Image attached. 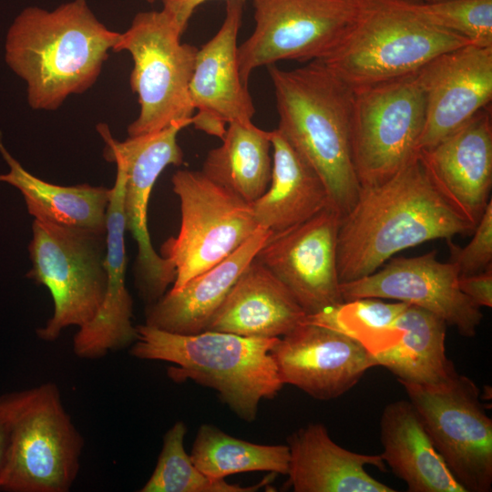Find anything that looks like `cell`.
Returning a JSON list of instances; mask_svg holds the SVG:
<instances>
[{"label":"cell","instance_id":"cb8c5ba5","mask_svg":"<svg viewBox=\"0 0 492 492\" xmlns=\"http://www.w3.org/2000/svg\"><path fill=\"white\" fill-rule=\"evenodd\" d=\"M380 454L409 492H466L436 448L409 400L388 404L380 419Z\"/></svg>","mask_w":492,"mask_h":492},{"label":"cell","instance_id":"ffe728a7","mask_svg":"<svg viewBox=\"0 0 492 492\" xmlns=\"http://www.w3.org/2000/svg\"><path fill=\"white\" fill-rule=\"evenodd\" d=\"M115 163L117 175L107 211L106 293L95 317L74 336L73 352L82 359L102 358L131 346L138 338L132 323L133 301L126 286L125 170L120 161Z\"/></svg>","mask_w":492,"mask_h":492},{"label":"cell","instance_id":"4dcf8cb0","mask_svg":"<svg viewBox=\"0 0 492 492\" xmlns=\"http://www.w3.org/2000/svg\"><path fill=\"white\" fill-rule=\"evenodd\" d=\"M407 305L402 302H385L378 298H359L309 315L307 319L356 339L374 356L400 338L402 330L395 321Z\"/></svg>","mask_w":492,"mask_h":492},{"label":"cell","instance_id":"e575fe53","mask_svg":"<svg viewBox=\"0 0 492 492\" xmlns=\"http://www.w3.org/2000/svg\"><path fill=\"white\" fill-rule=\"evenodd\" d=\"M459 288L478 307H492V267L459 276Z\"/></svg>","mask_w":492,"mask_h":492},{"label":"cell","instance_id":"7402d4cb","mask_svg":"<svg viewBox=\"0 0 492 492\" xmlns=\"http://www.w3.org/2000/svg\"><path fill=\"white\" fill-rule=\"evenodd\" d=\"M272 232L259 227L228 257L190 279L179 290H169L146 308L145 324L179 334L203 332L233 284L254 260Z\"/></svg>","mask_w":492,"mask_h":492},{"label":"cell","instance_id":"44dd1931","mask_svg":"<svg viewBox=\"0 0 492 492\" xmlns=\"http://www.w3.org/2000/svg\"><path fill=\"white\" fill-rule=\"evenodd\" d=\"M289 482L295 492H395L374 478L366 466L384 469L381 455L347 450L322 423L309 424L287 438Z\"/></svg>","mask_w":492,"mask_h":492},{"label":"cell","instance_id":"9c48e42d","mask_svg":"<svg viewBox=\"0 0 492 492\" xmlns=\"http://www.w3.org/2000/svg\"><path fill=\"white\" fill-rule=\"evenodd\" d=\"M84 438L54 383L24 390L0 490L67 492L80 466Z\"/></svg>","mask_w":492,"mask_h":492},{"label":"cell","instance_id":"30bf717a","mask_svg":"<svg viewBox=\"0 0 492 492\" xmlns=\"http://www.w3.org/2000/svg\"><path fill=\"white\" fill-rule=\"evenodd\" d=\"M353 91V157L363 189L386 181L416 157L425 98L416 72Z\"/></svg>","mask_w":492,"mask_h":492},{"label":"cell","instance_id":"7c38bea8","mask_svg":"<svg viewBox=\"0 0 492 492\" xmlns=\"http://www.w3.org/2000/svg\"><path fill=\"white\" fill-rule=\"evenodd\" d=\"M191 121H179L149 134L115 139L106 124L97 131L104 143L105 159L122 163L125 170L124 214L126 230L138 246L135 264L136 286L147 305L159 300L175 281L173 265L153 248L148 228V209L153 186L170 165L183 162L177 137Z\"/></svg>","mask_w":492,"mask_h":492},{"label":"cell","instance_id":"5b68a950","mask_svg":"<svg viewBox=\"0 0 492 492\" xmlns=\"http://www.w3.org/2000/svg\"><path fill=\"white\" fill-rule=\"evenodd\" d=\"M465 37L422 19L404 0H358L354 20L321 61L353 90L416 72Z\"/></svg>","mask_w":492,"mask_h":492},{"label":"cell","instance_id":"7a4b0ae2","mask_svg":"<svg viewBox=\"0 0 492 492\" xmlns=\"http://www.w3.org/2000/svg\"><path fill=\"white\" fill-rule=\"evenodd\" d=\"M86 0L56 8H25L11 25L5 61L27 85L30 107L55 110L67 97L90 88L119 36Z\"/></svg>","mask_w":492,"mask_h":492},{"label":"cell","instance_id":"e0dca14e","mask_svg":"<svg viewBox=\"0 0 492 492\" xmlns=\"http://www.w3.org/2000/svg\"><path fill=\"white\" fill-rule=\"evenodd\" d=\"M425 110L417 153L447 137L492 99V46L442 53L416 71Z\"/></svg>","mask_w":492,"mask_h":492},{"label":"cell","instance_id":"277c9868","mask_svg":"<svg viewBox=\"0 0 492 492\" xmlns=\"http://www.w3.org/2000/svg\"><path fill=\"white\" fill-rule=\"evenodd\" d=\"M136 328L138 338L129 351L133 357L170 363L171 380H192L214 389L244 421H254L260 402L272 399L284 385L271 354L279 338L210 330L179 334L147 324Z\"/></svg>","mask_w":492,"mask_h":492},{"label":"cell","instance_id":"d4e9b609","mask_svg":"<svg viewBox=\"0 0 492 492\" xmlns=\"http://www.w3.org/2000/svg\"><path fill=\"white\" fill-rule=\"evenodd\" d=\"M271 140L270 184L251 206L258 226L275 234L304 222L332 203L317 172L277 128L271 131Z\"/></svg>","mask_w":492,"mask_h":492},{"label":"cell","instance_id":"484cf974","mask_svg":"<svg viewBox=\"0 0 492 492\" xmlns=\"http://www.w3.org/2000/svg\"><path fill=\"white\" fill-rule=\"evenodd\" d=\"M0 153L9 172L0 174V181L15 187L22 194L29 214L36 220L56 225L107 231V211L111 189L80 184L60 186L45 181L25 169L3 145Z\"/></svg>","mask_w":492,"mask_h":492},{"label":"cell","instance_id":"d590c367","mask_svg":"<svg viewBox=\"0 0 492 492\" xmlns=\"http://www.w3.org/2000/svg\"><path fill=\"white\" fill-rule=\"evenodd\" d=\"M207 1L209 0H161L162 8L169 12L184 30L196 8ZM240 1L244 3L245 0Z\"/></svg>","mask_w":492,"mask_h":492},{"label":"cell","instance_id":"ac0fdd59","mask_svg":"<svg viewBox=\"0 0 492 492\" xmlns=\"http://www.w3.org/2000/svg\"><path fill=\"white\" fill-rule=\"evenodd\" d=\"M243 2L226 1L220 28L198 48L189 93L195 128L221 138L232 121H252L255 108L248 86L241 78L237 38Z\"/></svg>","mask_w":492,"mask_h":492},{"label":"cell","instance_id":"d6a6232c","mask_svg":"<svg viewBox=\"0 0 492 492\" xmlns=\"http://www.w3.org/2000/svg\"><path fill=\"white\" fill-rule=\"evenodd\" d=\"M473 238L464 247L447 239L449 261L460 275H469L492 267V200H490L473 231Z\"/></svg>","mask_w":492,"mask_h":492},{"label":"cell","instance_id":"6da1fadb","mask_svg":"<svg viewBox=\"0 0 492 492\" xmlns=\"http://www.w3.org/2000/svg\"><path fill=\"white\" fill-rule=\"evenodd\" d=\"M475 227L438 190L416 155L386 181L361 189L342 217L337 236L340 282L374 272L403 250L469 235Z\"/></svg>","mask_w":492,"mask_h":492},{"label":"cell","instance_id":"5bb4252c","mask_svg":"<svg viewBox=\"0 0 492 492\" xmlns=\"http://www.w3.org/2000/svg\"><path fill=\"white\" fill-rule=\"evenodd\" d=\"M342 217L329 205L304 222L272 234L254 258L289 290L307 316L343 302L337 269Z\"/></svg>","mask_w":492,"mask_h":492},{"label":"cell","instance_id":"8992f818","mask_svg":"<svg viewBox=\"0 0 492 492\" xmlns=\"http://www.w3.org/2000/svg\"><path fill=\"white\" fill-rule=\"evenodd\" d=\"M184 31L162 8L138 13L130 26L119 34L113 51H127L132 57L129 82L140 108L138 118L128 127V137L193 121L189 87L198 47L181 43Z\"/></svg>","mask_w":492,"mask_h":492},{"label":"cell","instance_id":"4fadbf2b","mask_svg":"<svg viewBox=\"0 0 492 492\" xmlns=\"http://www.w3.org/2000/svg\"><path fill=\"white\" fill-rule=\"evenodd\" d=\"M255 27L237 49L239 73L281 60H320L355 18L358 0H252Z\"/></svg>","mask_w":492,"mask_h":492},{"label":"cell","instance_id":"8fae6325","mask_svg":"<svg viewBox=\"0 0 492 492\" xmlns=\"http://www.w3.org/2000/svg\"><path fill=\"white\" fill-rule=\"evenodd\" d=\"M436 448L466 492L492 489V420L470 378L436 384L400 383Z\"/></svg>","mask_w":492,"mask_h":492},{"label":"cell","instance_id":"2e32d148","mask_svg":"<svg viewBox=\"0 0 492 492\" xmlns=\"http://www.w3.org/2000/svg\"><path fill=\"white\" fill-rule=\"evenodd\" d=\"M271 354L283 384L322 401L344 395L368 369L377 366L359 341L307 317L279 338Z\"/></svg>","mask_w":492,"mask_h":492},{"label":"cell","instance_id":"74e56055","mask_svg":"<svg viewBox=\"0 0 492 492\" xmlns=\"http://www.w3.org/2000/svg\"><path fill=\"white\" fill-rule=\"evenodd\" d=\"M146 1H147L148 3L152 4V3H154V2H156V1H158V0H146ZM160 1H161V0H160Z\"/></svg>","mask_w":492,"mask_h":492},{"label":"cell","instance_id":"52a82bcc","mask_svg":"<svg viewBox=\"0 0 492 492\" xmlns=\"http://www.w3.org/2000/svg\"><path fill=\"white\" fill-rule=\"evenodd\" d=\"M106 234L34 219L26 277L46 287L54 305L52 316L36 329L39 339L53 342L97 314L107 288Z\"/></svg>","mask_w":492,"mask_h":492},{"label":"cell","instance_id":"9a60e30c","mask_svg":"<svg viewBox=\"0 0 492 492\" xmlns=\"http://www.w3.org/2000/svg\"><path fill=\"white\" fill-rule=\"evenodd\" d=\"M459 272L450 261L437 259L433 250L416 257H398L383 269L351 282H341L343 302L359 298L392 299L420 307L474 337L482 322L481 308L459 288Z\"/></svg>","mask_w":492,"mask_h":492},{"label":"cell","instance_id":"83f0119b","mask_svg":"<svg viewBox=\"0 0 492 492\" xmlns=\"http://www.w3.org/2000/svg\"><path fill=\"white\" fill-rule=\"evenodd\" d=\"M220 139L221 144L208 152L201 172L251 204L270 184L271 131L258 128L252 121H232Z\"/></svg>","mask_w":492,"mask_h":492},{"label":"cell","instance_id":"8d00e7d4","mask_svg":"<svg viewBox=\"0 0 492 492\" xmlns=\"http://www.w3.org/2000/svg\"><path fill=\"white\" fill-rule=\"evenodd\" d=\"M404 1L426 3V2H434V1H438V0H404Z\"/></svg>","mask_w":492,"mask_h":492},{"label":"cell","instance_id":"603a6c76","mask_svg":"<svg viewBox=\"0 0 492 492\" xmlns=\"http://www.w3.org/2000/svg\"><path fill=\"white\" fill-rule=\"evenodd\" d=\"M306 317L289 290L254 259L233 284L206 330L251 338H281Z\"/></svg>","mask_w":492,"mask_h":492},{"label":"cell","instance_id":"d6986e66","mask_svg":"<svg viewBox=\"0 0 492 492\" xmlns=\"http://www.w3.org/2000/svg\"><path fill=\"white\" fill-rule=\"evenodd\" d=\"M417 156L443 195L477 225L491 200L490 107Z\"/></svg>","mask_w":492,"mask_h":492},{"label":"cell","instance_id":"3957f363","mask_svg":"<svg viewBox=\"0 0 492 492\" xmlns=\"http://www.w3.org/2000/svg\"><path fill=\"white\" fill-rule=\"evenodd\" d=\"M268 72L278 131L317 172L343 216L361 190L352 148L353 89L319 60L292 70L271 65Z\"/></svg>","mask_w":492,"mask_h":492},{"label":"cell","instance_id":"836d02e7","mask_svg":"<svg viewBox=\"0 0 492 492\" xmlns=\"http://www.w3.org/2000/svg\"><path fill=\"white\" fill-rule=\"evenodd\" d=\"M23 395L24 391H20L0 396V486L6 473L15 420Z\"/></svg>","mask_w":492,"mask_h":492},{"label":"cell","instance_id":"ba28073f","mask_svg":"<svg viewBox=\"0 0 492 492\" xmlns=\"http://www.w3.org/2000/svg\"><path fill=\"white\" fill-rule=\"evenodd\" d=\"M171 184L179 200L180 228L162 243L159 254L176 271L170 290L177 291L231 254L260 226L250 203L201 171L178 170Z\"/></svg>","mask_w":492,"mask_h":492},{"label":"cell","instance_id":"f1b7e54d","mask_svg":"<svg viewBox=\"0 0 492 492\" xmlns=\"http://www.w3.org/2000/svg\"><path fill=\"white\" fill-rule=\"evenodd\" d=\"M190 456L193 464L212 479L251 471L287 475L289 470L287 445L251 443L210 424H202L198 429Z\"/></svg>","mask_w":492,"mask_h":492},{"label":"cell","instance_id":"1f68e13d","mask_svg":"<svg viewBox=\"0 0 492 492\" xmlns=\"http://www.w3.org/2000/svg\"><path fill=\"white\" fill-rule=\"evenodd\" d=\"M405 2L431 25L457 34L472 45L492 46V0Z\"/></svg>","mask_w":492,"mask_h":492},{"label":"cell","instance_id":"f546056e","mask_svg":"<svg viewBox=\"0 0 492 492\" xmlns=\"http://www.w3.org/2000/svg\"><path fill=\"white\" fill-rule=\"evenodd\" d=\"M186 433L182 421H177L165 433L156 466L140 492H254L271 483L277 475L270 472L261 482L251 486L212 479L193 464L186 452Z\"/></svg>","mask_w":492,"mask_h":492},{"label":"cell","instance_id":"4316f807","mask_svg":"<svg viewBox=\"0 0 492 492\" xmlns=\"http://www.w3.org/2000/svg\"><path fill=\"white\" fill-rule=\"evenodd\" d=\"M402 334L390 348L375 354L377 365L400 383L436 384L457 372L446 354V323L434 313L408 304L395 321Z\"/></svg>","mask_w":492,"mask_h":492}]
</instances>
